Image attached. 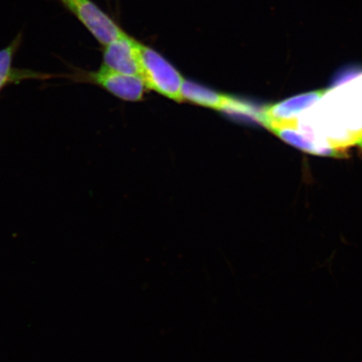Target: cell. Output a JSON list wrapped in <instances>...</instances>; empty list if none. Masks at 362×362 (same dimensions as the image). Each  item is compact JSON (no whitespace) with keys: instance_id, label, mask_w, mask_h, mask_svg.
Here are the masks:
<instances>
[{"instance_id":"1","label":"cell","mask_w":362,"mask_h":362,"mask_svg":"<svg viewBox=\"0 0 362 362\" xmlns=\"http://www.w3.org/2000/svg\"><path fill=\"white\" fill-rule=\"evenodd\" d=\"M278 129L284 141L313 155L343 157L350 148L362 149V67L342 70L318 100Z\"/></svg>"},{"instance_id":"2","label":"cell","mask_w":362,"mask_h":362,"mask_svg":"<svg viewBox=\"0 0 362 362\" xmlns=\"http://www.w3.org/2000/svg\"><path fill=\"white\" fill-rule=\"evenodd\" d=\"M140 76L146 88L175 101H182L181 88L185 81L182 76L160 53L142 43L140 45Z\"/></svg>"},{"instance_id":"3","label":"cell","mask_w":362,"mask_h":362,"mask_svg":"<svg viewBox=\"0 0 362 362\" xmlns=\"http://www.w3.org/2000/svg\"><path fill=\"white\" fill-rule=\"evenodd\" d=\"M65 78L69 79L72 83L99 86L124 101L140 100L146 88L139 76L122 74L103 65L98 71H85L72 67V71L66 75Z\"/></svg>"},{"instance_id":"4","label":"cell","mask_w":362,"mask_h":362,"mask_svg":"<svg viewBox=\"0 0 362 362\" xmlns=\"http://www.w3.org/2000/svg\"><path fill=\"white\" fill-rule=\"evenodd\" d=\"M76 17L97 42L105 47L124 31L93 0H56Z\"/></svg>"},{"instance_id":"5","label":"cell","mask_w":362,"mask_h":362,"mask_svg":"<svg viewBox=\"0 0 362 362\" xmlns=\"http://www.w3.org/2000/svg\"><path fill=\"white\" fill-rule=\"evenodd\" d=\"M140 45L141 43L124 33L103 47V66L122 74L141 78Z\"/></svg>"},{"instance_id":"6","label":"cell","mask_w":362,"mask_h":362,"mask_svg":"<svg viewBox=\"0 0 362 362\" xmlns=\"http://www.w3.org/2000/svg\"><path fill=\"white\" fill-rule=\"evenodd\" d=\"M22 42V33L18 34L7 47L0 49V93L8 86L21 83L27 80L45 81L65 78V75L44 74V72L20 69L13 66V59L19 51Z\"/></svg>"},{"instance_id":"7","label":"cell","mask_w":362,"mask_h":362,"mask_svg":"<svg viewBox=\"0 0 362 362\" xmlns=\"http://www.w3.org/2000/svg\"><path fill=\"white\" fill-rule=\"evenodd\" d=\"M181 98H182V100H187L203 107L219 110H224L230 98L204 87L202 85L185 80L182 88H181Z\"/></svg>"}]
</instances>
